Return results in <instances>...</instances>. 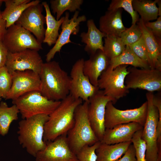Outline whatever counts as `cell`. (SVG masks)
I'll return each instance as SVG.
<instances>
[{"instance_id": "1", "label": "cell", "mask_w": 161, "mask_h": 161, "mask_svg": "<svg viewBox=\"0 0 161 161\" xmlns=\"http://www.w3.org/2000/svg\"><path fill=\"white\" fill-rule=\"evenodd\" d=\"M82 103L81 98L75 99L70 95L61 100L44 125L43 140L46 144L67 134L74 124L75 109Z\"/></svg>"}, {"instance_id": "2", "label": "cell", "mask_w": 161, "mask_h": 161, "mask_svg": "<svg viewBox=\"0 0 161 161\" xmlns=\"http://www.w3.org/2000/svg\"><path fill=\"white\" fill-rule=\"evenodd\" d=\"M39 76L40 92L48 99L61 101L69 95L70 77L58 62L51 61L43 63Z\"/></svg>"}, {"instance_id": "3", "label": "cell", "mask_w": 161, "mask_h": 161, "mask_svg": "<svg viewBox=\"0 0 161 161\" xmlns=\"http://www.w3.org/2000/svg\"><path fill=\"white\" fill-rule=\"evenodd\" d=\"M49 118L48 115L39 114L23 119L18 123L17 134L19 144L34 157L47 145L43 136L44 125Z\"/></svg>"}, {"instance_id": "4", "label": "cell", "mask_w": 161, "mask_h": 161, "mask_svg": "<svg viewBox=\"0 0 161 161\" xmlns=\"http://www.w3.org/2000/svg\"><path fill=\"white\" fill-rule=\"evenodd\" d=\"M88 101H84L76 108L74 113V123L67 132L66 140L71 151L76 155L86 145H92L100 141L89 123L87 115Z\"/></svg>"}, {"instance_id": "5", "label": "cell", "mask_w": 161, "mask_h": 161, "mask_svg": "<svg viewBox=\"0 0 161 161\" xmlns=\"http://www.w3.org/2000/svg\"><path fill=\"white\" fill-rule=\"evenodd\" d=\"M61 101L49 100L39 91L26 93L12 100L18 109L23 119L39 114L49 115L59 106Z\"/></svg>"}, {"instance_id": "6", "label": "cell", "mask_w": 161, "mask_h": 161, "mask_svg": "<svg viewBox=\"0 0 161 161\" xmlns=\"http://www.w3.org/2000/svg\"><path fill=\"white\" fill-rule=\"evenodd\" d=\"M128 65L118 66L113 69L108 67L100 76L97 86L104 94L111 98L113 104L129 92L125 84L126 77L129 73Z\"/></svg>"}, {"instance_id": "7", "label": "cell", "mask_w": 161, "mask_h": 161, "mask_svg": "<svg viewBox=\"0 0 161 161\" xmlns=\"http://www.w3.org/2000/svg\"><path fill=\"white\" fill-rule=\"evenodd\" d=\"M154 95L152 92H148L146 94L147 111L142 134V138L146 145V161H159L157 135L159 114L157 109L153 103Z\"/></svg>"}, {"instance_id": "8", "label": "cell", "mask_w": 161, "mask_h": 161, "mask_svg": "<svg viewBox=\"0 0 161 161\" xmlns=\"http://www.w3.org/2000/svg\"><path fill=\"white\" fill-rule=\"evenodd\" d=\"M147 107L146 101L139 108L121 110L116 108L112 101H109L106 107L105 129H112L118 125L133 122L138 123L143 126L146 118Z\"/></svg>"}, {"instance_id": "9", "label": "cell", "mask_w": 161, "mask_h": 161, "mask_svg": "<svg viewBox=\"0 0 161 161\" xmlns=\"http://www.w3.org/2000/svg\"><path fill=\"white\" fill-rule=\"evenodd\" d=\"M127 70L125 84L128 89H140L152 92L161 90V70L134 67Z\"/></svg>"}, {"instance_id": "10", "label": "cell", "mask_w": 161, "mask_h": 161, "mask_svg": "<svg viewBox=\"0 0 161 161\" xmlns=\"http://www.w3.org/2000/svg\"><path fill=\"white\" fill-rule=\"evenodd\" d=\"M2 42L8 51L12 53L27 49L38 51L43 49L41 44L30 31L16 24L7 29Z\"/></svg>"}, {"instance_id": "11", "label": "cell", "mask_w": 161, "mask_h": 161, "mask_svg": "<svg viewBox=\"0 0 161 161\" xmlns=\"http://www.w3.org/2000/svg\"><path fill=\"white\" fill-rule=\"evenodd\" d=\"M112 99L105 95L100 89L89 99L87 109L88 119L96 136L100 142L102 139L105 130L104 118L106 107Z\"/></svg>"}, {"instance_id": "12", "label": "cell", "mask_w": 161, "mask_h": 161, "mask_svg": "<svg viewBox=\"0 0 161 161\" xmlns=\"http://www.w3.org/2000/svg\"><path fill=\"white\" fill-rule=\"evenodd\" d=\"M43 63L38 51L27 49L15 53L8 51L5 66L11 74L15 71L29 70L39 75Z\"/></svg>"}, {"instance_id": "13", "label": "cell", "mask_w": 161, "mask_h": 161, "mask_svg": "<svg viewBox=\"0 0 161 161\" xmlns=\"http://www.w3.org/2000/svg\"><path fill=\"white\" fill-rule=\"evenodd\" d=\"M83 58L77 60L70 72L71 83L69 95L75 99L88 101L89 98L99 89L93 86L83 72Z\"/></svg>"}, {"instance_id": "14", "label": "cell", "mask_w": 161, "mask_h": 161, "mask_svg": "<svg viewBox=\"0 0 161 161\" xmlns=\"http://www.w3.org/2000/svg\"><path fill=\"white\" fill-rule=\"evenodd\" d=\"M12 84L5 100H15L22 95L33 91H40L39 75L31 70L16 71L11 74Z\"/></svg>"}, {"instance_id": "15", "label": "cell", "mask_w": 161, "mask_h": 161, "mask_svg": "<svg viewBox=\"0 0 161 161\" xmlns=\"http://www.w3.org/2000/svg\"><path fill=\"white\" fill-rule=\"evenodd\" d=\"M66 134L62 135L47 143L46 147L36 154V161H74L77 160L69 146Z\"/></svg>"}, {"instance_id": "16", "label": "cell", "mask_w": 161, "mask_h": 161, "mask_svg": "<svg viewBox=\"0 0 161 161\" xmlns=\"http://www.w3.org/2000/svg\"><path fill=\"white\" fill-rule=\"evenodd\" d=\"M42 4L32 5L24 10L15 24L32 32L41 44L44 38L45 17L42 14Z\"/></svg>"}, {"instance_id": "17", "label": "cell", "mask_w": 161, "mask_h": 161, "mask_svg": "<svg viewBox=\"0 0 161 161\" xmlns=\"http://www.w3.org/2000/svg\"><path fill=\"white\" fill-rule=\"evenodd\" d=\"M79 11L75 12L72 17L69 19V14L65 13L64 19L61 25V31L59 35L54 46L51 48L46 55L47 62L51 61L55 54L60 52L62 47L65 45L72 43L70 39L71 35H76L79 30V24L82 22L86 21L85 16H79Z\"/></svg>"}, {"instance_id": "18", "label": "cell", "mask_w": 161, "mask_h": 161, "mask_svg": "<svg viewBox=\"0 0 161 161\" xmlns=\"http://www.w3.org/2000/svg\"><path fill=\"white\" fill-rule=\"evenodd\" d=\"M136 24L141 30L147 49L150 69L161 70V39L154 36L140 18Z\"/></svg>"}, {"instance_id": "19", "label": "cell", "mask_w": 161, "mask_h": 161, "mask_svg": "<svg viewBox=\"0 0 161 161\" xmlns=\"http://www.w3.org/2000/svg\"><path fill=\"white\" fill-rule=\"evenodd\" d=\"M138 123L131 122L117 125L112 129H106L100 143L109 145L131 142L134 134L143 129Z\"/></svg>"}, {"instance_id": "20", "label": "cell", "mask_w": 161, "mask_h": 161, "mask_svg": "<svg viewBox=\"0 0 161 161\" xmlns=\"http://www.w3.org/2000/svg\"><path fill=\"white\" fill-rule=\"evenodd\" d=\"M109 61V60L104 52L100 49L90 55L89 58L84 61V74L93 86L98 87L99 78L102 72L108 67Z\"/></svg>"}, {"instance_id": "21", "label": "cell", "mask_w": 161, "mask_h": 161, "mask_svg": "<svg viewBox=\"0 0 161 161\" xmlns=\"http://www.w3.org/2000/svg\"><path fill=\"white\" fill-rule=\"evenodd\" d=\"M121 8L107 10L100 18L99 30L107 35L120 37L126 29L122 20Z\"/></svg>"}, {"instance_id": "22", "label": "cell", "mask_w": 161, "mask_h": 161, "mask_svg": "<svg viewBox=\"0 0 161 161\" xmlns=\"http://www.w3.org/2000/svg\"><path fill=\"white\" fill-rule=\"evenodd\" d=\"M88 30L80 34L82 42L86 45L84 50L90 55L94 54L99 49L103 51V38L106 35L96 27L94 20L90 19L87 21Z\"/></svg>"}, {"instance_id": "23", "label": "cell", "mask_w": 161, "mask_h": 161, "mask_svg": "<svg viewBox=\"0 0 161 161\" xmlns=\"http://www.w3.org/2000/svg\"><path fill=\"white\" fill-rule=\"evenodd\" d=\"M5 8L1 12L2 18L6 22L7 29L15 24L23 12L29 7L40 3L35 0H4Z\"/></svg>"}, {"instance_id": "24", "label": "cell", "mask_w": 161, "mask_h": 161, "mask_svg": "<svg viewBox=\"0 0 161 161\" xmlns=\"http://www.w3.org/2000/svg\"><path fill=\"white\" fill-rule=\"evenodd\" d=\"M132 143L131 141L109 145L100 143L96 150L97 161H116L120 158Z\"/></svg>"}, {"instance_id": "25", "label": "cell", "mask_w": 161, "mask_h": 161, "mask_svg": "<svg viewBox=\"0 0 161 161\" xmlns=\"http://www.w3.org/2000/svg\"><path fill=\"white\" fill-rule=\"evenodd\" d=\"M41 4L45 8L46 12L45 17L47 26L43 42L47 43L50 47L55 44L57 41L59 35V30L64 21V16L57 20L52 15L47 2L43 1Z\"/></svg>"}, {"instance_id": "26", "label": "cell", "mask_w": 161, "mask_h": 161, "mask_svg": "<svg viewBox=\"0 0 161 161\" xmlns=\"http://www.w3.org/2000/svg\"><path fill=\"white\" fill-rule=\"evenodd\" d=\"M122 65H130L136 68H150L148 63L138 57L128 46H126L124 50L120 55L109 60L108 67L113 69Z\"/></svg>"}, {"instance_id": "27", "label": "cell", "mask_w": 161, "mask_h": 161, "mask_svg": "<svg viewBox=\"0 0 161 161\" xmlns=\"http://www.w3.org/2000/svg\"><path fill=\"white\" fill-rule=\"evenodd\" d=\"M157 0H133V8L140 15L144 23L158 18V9L156 5Z\"/></svg>"}, {"instance_id": "28", "label": "cell", "mask_w": 161, "mask_h": 161, "mask_svg": "<svg viewBox=\"0 0 161 161\" xmlns=\"http://www.w3.org/2000/svg\"><path fill=\"white\" fill-rule=\"evenodd\" d=\"M19 110L16 106L13 104L9 107L6 103H0V134L4 136L8 132L12 123L18 119Z\"/></svg>"}, {"instance_id": "29", "label": "cell", "mask_w": 161, "mask_h": 161, "mask_svg": "<svg viewBox=\"0 0 161 161\" xmlns=\"http://www.w3.org/2000/svg\"><path fill=\"white\" fill-rule=\"evenodd\" d=\"M52 12L56 14V20H58L66 10L74 12L80 10L83 0H51L49 1Z\"/></svg>"}, {"instance_id": "30", "label": "cell", "mask_w": 161, "mask_h": 161, "mask_svg": "<svg viewBox=\"0 0 161 161\" xmlns=\"http://www.w3.org/2000/svg\"><path fill=\"white\" fill-rule=\"evenodd\" d=\"M126 47L120 37L107 35L105 37L103 52L109 60L120 55Z\"/></svg>"}, {"instance_id": "31", "label": "cell", "mask_w": 161, "mask_h": 161, "mask_svg": "<svg viewBox=\"0 0 161 161\" xmlns=\"http://www.w3.org/2000/svg\"><path fill=\"white\" fill-rule=\"evenodd\" d=\"M133 0H112L107 10H112L123 8L131 15L132 24H136L139 19L138 14L134 9L132 5Z\"/></svg>"}, {"instance_id": "32", "label": "cell", "mask_w": 161, "mask_h": 161, "mask_svg": "<svg viewBox=\"0 0 161 161\" xmlns=\"http://www.w3.org/2000/svg\"><path fill=\"white\" fill-rule=\"evenodd\" d=\"M142 129L137 131L131 140L135 150L136 161H146V145L145 142L142 138Z\"/></svg>"}, {"instance_id": "33", "label": "cell", "mask_w": 161, "mask_h": 161, "mask_svg": "<svg viewBox=\"0 0 161 161\" xmlns=\"http://www.w3.org/2000/svg\"><path fill=\"white\" fill-rule=\"evenodd\" d=\"M141 30L136 24H132L121 34L120 37L126 46L130 45L138 41L142 37Z\"/></svg>"}, {"instance_id": "34", "label": "cell", "mask_w": 161, "mask_h": 161, "mask_svg": "<svg viewBox=\"0 0 161 161\" xmlns=\"http://www.w3.org/2000/svg\"><path fill=\"white\" fill-rule=\"evenodd\" d=\"M12 84V77L5 66L0 68V98L5 99Z\"/></svg>"}, {"instance_id": "35", "label": "cell", "mask_w": 161, "mask_h": 161, "mask_svg": "<svg viewBox=\"0 0 161 161\" xmlns=\"http://www.w3.org/2000/svg\"><path fill=\"white\" fill-rule=\"evenodd\" d=\"M100 143L98 141L92 145L83 147L76 154L77 159L79 161H97L95 151Z\"/></svg>"}, {"instance_id": "36", "label": "cell", "mask_w": 161, "mask_h": 161, "mask_svg": "<svg viewBox=\"0 0 161 161\" xmlns=\"http://www.w3.org/2000/svg\"><path fill=\"white\" fill-rule=\"evenodd\" d=\"M128 46L138 57L148 64L147 50L142 36L137 42Z\"/></svg>"}, {"instance_id": "37", "label": "cell", "mask_w": 161, "mask_h": 161, "mask_svg": "<svg viewBox=\"0 0 161 161\" xmlns=\"http://www.w3.org/2000/svg\"><path fill=\"white\" fill-rule=\"evenodd\" d=\"M153 22L148 21L144 23L145 27L157 38L161 39V16Z\"/></svg>"}, {"instance_id": "38", "label": "cell", "mask_w": 161, "mask_h": 161, "mask_svg": "<svg viewBox=\"0 0 161 161\" xmlns=\"http://www.w3.org/2000/svg\"><path fill=\"white\" fill-rule=\"evenodd\" d=\"M123 156L116 161H136L135 151L133 144L129 146Z\"/></svg>"}, {"instance_id": "39", "label": "cell", "mask_w": 161, "mask_h": 161, "mask_svg": "<svg viewBox=\"0 0 161 161\" xmlns=\"http://www.w3.org/2000/svg\"><path fill=\"white\" fill-rule=\"evenodd\" d=\"M8 53L2 41H0V68L5 66Z\"/></svg>"}, {"instance_id": "40", "label": "cell", "mask_w": 161, "mask_h": 161, "mask_svg": "<svg viewBox=\"0 0 161 161\" xmlns=\"http://www.w3.org/2000/svg\"><path fill=\"white\" fill-rule=\"evenodd\" d=\"M1 12L0 10V41H2L7 28L6 22L2 17Z\"/></svg>"}, {"instance_id": "41", "label": "cell", "mask_w": 161, "mask_h": 161, "mask_svg": "<svg viewBox=\"0 0 161 161\" xmlns=\"http://www.w3.org/2000/svg\"><path fill=\"white\" fill-rule=\"evenodd\" d=\"M157 3L158 4V16H161V1L160 0H158Z\"/></svg>"}, {"instance_id": "42", "label": "cell", "mask_w": 161, "mask_h": 161, "mask_svg": "<svg viewBox=\"0 0 161 161\" xmlns=\"http://www.w3.org/2000/svg\"><path fill=\"white\" fill-rule=\"evenodd\" d=\"M4 2V0H0V6H1L2 2Z\"/></svg>"}, {"instance_id": "43", "label": "cell", "mask_w": 161, "mask_h": 161, "mask_svg": "<svg viewBox=\"0 0 161 161\" xmlns=\"http://www.w3.org/2000/svg\"><path fill=\"white\" fill-rule=\"evenodd\" d=\"M79 161L78 160H75V161Z\"/></svg>"}, {"instance_id": "44", "label": "cell", "mask_w": 161, "mask_h": 161, "mask_svg": "<svg viewBox=\"0 0 161 161\" xmlns=\"http://www.w3.org/2000/svg\"><path fill=\"white\" fill-rule=\"evenodd\" d=\"M2 98H0V101L1 100Z\"/></svg>"}]
</instances>
